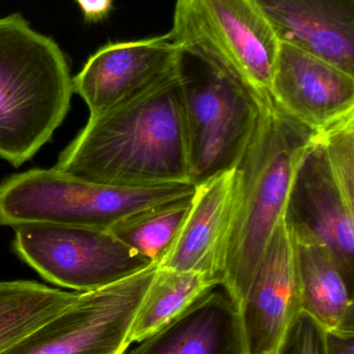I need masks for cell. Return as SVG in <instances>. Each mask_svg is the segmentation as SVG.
Returning a JSON list of instances; mask_svg holds the SVG:
<instances>
[{
    "label": "cell",
    "instance_id": "1",
    "mask_svg": "<svg viewBox=\"0 0 354 354\" xmlns=\"http://www.w3.org/2000/svg\"><path fill=\"white\" fill-rule=\"evenodd\" d=\"M54 168L103 185L193 183L178 64L126 101L89 116Z\"/></svg>",
    "mask_w": 354,
    "mask_h": 354
},
{
    "label": "cell",
    "instance_id": "2",
    "mask_svg": "<svg viewBox=\"0 0 354 354\" xmlns=\"http://www.w3.org/2000/svg\"><path fill=\"white\" fill-rule=\"evenodd\" d=\"M315 137L285 113L270 93L262 97L257 126L236 166L238 194L220 284L236 309L286 216L297 170Z\"/></svg>",
    "mask_w": 354,
    "mask_h": 354
},
{
    "label": "cell",
    "instance_id": "3",
    "mask_svg": "<svg viewBox=\"0 0 354 354\" xmlns=\"http://www.w3.org/2000/svg\"><path fill=\"white\" fill-rule=\"evenodd\" d=\"M70 68L57 44L20 14L0 18V158L20 167L70 109Z\"/></svg>",
    "mask_w": 354,
    "mask_h": 354
},
{
    "label": "cell",
    "instance_id": "4",
    "mask_svg": "<svg viewBox=\"0 0 354 354\" xmlns=\"http://www.w3.org/2000/svg\"><path fill=\"white\" fill-rule=\"evenodd\" d=\"M195 189L191 183L103 185L54 167L28 170L0 183V226L47 223L109 230L130 214L193 195Z\"/></svg>",
    "mask_w": 354,
    "mask_h": 354
},
{
    "label": "cell",
    "instance_id": "5",
    "mask_svg": "<svg viewBox=\"0 0 354 354\" xmlns=\"http://www.w3.org/2000/svg\"><path fill=\"white\" fill-rule=\"evenodd\" d=\"M178 72L191 181L197 185L237 166L257 126L265 93L259 95L228 71L181 49Z\"/></svg>",
    "mask_w": 354,
    "mask_h": 354
},
{
    "label": "cell",
    "instance_id": "6",
    "mask_svg": "<svg viewBox=\"0 0 354 354\" xmlns=\"http://www.w3.org/2000/svg\"><path fill=\"white\" fill-rule=\"evenodd\" d=\"M172 43L268 93L281 41L254 0H177Z\"/></svg>",
    "mask_w": 354,
    "mask_h": 354
},
{
    "label": "cell",
    "instance_id": "7",
    "mask_svg": "<svg viewBox=\"0 0 354 354\" xmlns=\"http://www.w3.org/2000/svg\"><path fill=\"white\" fill-rule=\"evenodd\" d=\"M15 253L44 279L89 292L129 278L152 264L109 230L29 223L15 227Z\"/></svg>",
    "mask_w": 354,
    "mask_h": 354
},
{
    "label": "cell",
    "instance_id": "8",
    "mask_svg": "<svg viewBox=\"0 0 354 354\" xmlns=\"http://www.w3.org/2000/svg\"><path fill=\"white\" fill-rule=\"evenodd\" d=\"M152 264L109 286L79 293L62 311L1 354H123L157 272Z\"/></svg>",
    "mask_w": 354,
    "mask_h": 354
},
{
    "label": "cell",
    "instance_id": "9",
    "mask_svg": "<svg viewBox=\"0 0 354 354\" xmlns=\"http://www.w3.org/2000/svg\"><path fill=\"white\" fill-rule=\"evenodd\" d=\"M269 93L285 113L316 134L354 114V76L288 43L280 44Z\"/></svg>",
    "mask_w": 354,
    "mask_h": 354
},
{
    "label": "cell",
    "instance_id": "10",
    "mask_svg": "<svg viewBox=\"0 0 354 354\" xmlns=\"http://www.w3.org/2000/svg\"><path fill=\"white\" fill-rule=\"evenodd\" d=\"M247 354H272L301 311L292 229L287 214L266 250L251 288L237 309Z\"/></svg>",
    "mask_w": 354,
    "mask_h": 354
},
{
    "label": "cell",
    "instance_id": "11",
    "mask_svg": "<svg viewBox=\"0 0 354 354\" xmlns=\"http://www.w3.org/2000/svg\"><path fill=\"white\" fill-rule=\"evenodd\" d=\"M287 220L326 243L353 283L354 191L330 167L317 134L297 170Z\"/></svg>",
    "mask_w": 354,
    "mask_h": 354
},
{
    "label": "cell",
    "instance_id": "12",
    "mask_svg": "<svg viewBox=\"0 0 354 354\" xmlns=\"http://www.w3.org/2000/svg\"><path fill=\"white\" fill-rule=\"evenodd\" d=\"M180 49L170 35L110 43L91 56L72 79L73 93L98 115L149 86L178 64Z\"/></svg>",
    "mask_w": 354,
    "mask_h": 354
},
{
    "label": "cell",
    "instance_id": "13",
    "mask_svg": "<svg viewBox=\"0 0 354 354\" xmlns=\"http://www.w3.org/2000/svg\"><path fill=\"white\" fill-rule=\"evenodd\" d=\"M238 187L236 166L195 185L186 218L159 268L202 272L222 284Z\"/></svg>",
    "mask_w": 354,
    "mask_h": 354
},
{
    "label": "cell",
    "instance_id": "14",
    "mask_svg": "<svg viewBox=\"0 0 354 354\" xmlns=\"http://www.w3.org/2000/svg\"><path fill=\"white\" fill-rule=\"evenodd\" d=\"M281 43L354 76V0H254Z\"/></svg>",
    "mask_w": 354,
    "mask_h": 354
},
{
    "label": "cell",
    "instance_id": "15",
    "mask_svg": "<svg viewBox=\"0 0 354 354\" xmlns=\"http://www.w3.org/2000/svg\"><path fill=\"white\" fill-rule=\"evenodd\" d=\"M139 343L128 354H247L238 311L213 289Z\"/></svg>",
    "mask_w": 354,
    "mask_h": 354
},
{
    "label": "cell",
    "instance_id": "16",
    "mask_svg": "<svg viewBox=\"0 0 354 354\" xmlns=\"http://www.w3.org/2000/svg\"><path fill=\"white\" fill-rule=\"evenodd\" d=\"M290 226L301 311L326 332H354L353 283L326 243L305 229Z\"/></svg>",
    "mask_w": 354,
    "mask_h": 354
},
{
    "label": "cell",
    "instance_id": "17",
    "mask_svg": "<svg viewBox=\"0 0 354 354\" xmlns=\"http://www.w3.org/2000/svg\"><path fill=\"white\" fill-rule=\"evenodd\" d=\"M218 285L220 281L218 278L202 272H177L158 266L137 312L130 343L141 342L155 334Z\"/></svg>",
    "mask_w": 354,
    "mask_h": 354
},
{
    "label": "cell",
    "instance_id": "18",
    "mask_svg": "<svg viewBox=\"0 0 354 354\" xmlns=\"http://www.w3.org/2000/svg\"><path fill=\"white\" fill-rule=\"evenodd\" d=\"M79 293L30 281L0 282V354L73 303Z\"/></svg>",
    "mask_w": 354,
    "mask_h": 354
},
{
    "label": "cell",
    "instance_id": "19",
    "mask_svg": "<svg viewBox=\"0 0 354 354\" xmlns=\"http://www.w3.org/2000/svg\"><path fill=\"white\" fill-rule=\"evenodd\" d=\"M193 195L139 210L109 231L152 263L159 264L186 218Z\"/></svg>",
    "mask_w": 354,
    "mask_h": 354
},
{
    "label": "cell",
    "instance_id": "20",
    "mask_svg": "<svg viewBox=\"0 0 354 354\" xmlns=\"http://www.w3.org/2000/svg\"><path fill=\"white\" fill-rule=\"evenodd\" d=\"M326 334L311 316L301 311L272 354H326Z\"/></svg>",
    "mask_w": 354,
    "mask_h": 354
},
{
    "label": "cell",
    "instance_id": "21",
    "mask_svg": "<svg viewBox=\"0 0 354 354\" xmlns=\"http://www.w3.org/2000/svg\"><path fill=\"white\" fill-rule=\"evenodd\" d=\"M85 21L97 23L107 18L116 0H76Z\"/></svg>",
    "mask_w": 354,
    "mask_h": 354
},
{
    "label": "cell",
    "instance_id": "22",
    "mask_svg": "<svg viewBox=\"0 0 354 354\" xmlns=\"http://www.w3.org/2000/svg\"><path fill=\"white\" fill-rule=\"evenodd\" d=\"M326 354H354V332H326Z\"/></svg>",
    "mask_w": 354,
    "mask_h": 354
}]
</instances>
